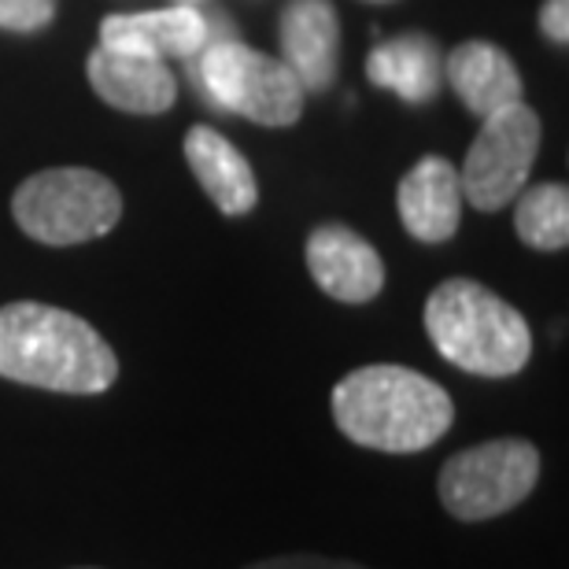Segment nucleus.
<instances>
[{"label":"nucleus","instance_id":"1","mask_svg":"<svg viewBox=\"0 0 569 569\" xmlns=\"http://www.w3.org/2000/svg\"><path fill=\"white\" fill-rule=\"evenodd\" d=\"M0 378L30 389L97 396L116 385L119 359L86 318L19 300L0 307Z\"/></svg>","mask_w":569,"mask_h":569},{"label":"nucleus","instance_id":"2","mask_svg":"<svg viewBox=\"0 0 569 569\" xmlns=\"http://www.w3.org/2000/svg\"><path fill=\"white\" fill-rule=\"evenodd\" d=\"M333 422L359 448L415 455L451 429L455 403L426 373L378 362L337 381Z\"/></svg>","mask_w":569,"mask_h":569},{"label":"nucleus","instance_id":"3","mask_svg":"<svg viewBox=\"0 0 569 569\" xmlns=\"http://www.w3.org/2000/svg\"><path fill=\"white\" fill-rule=\"evenodd\" d=\"M426 333L451 367L477 378H515L532 356L521 311L470 278H451L429 292Z\"/></svg>","mask_w":569,"mask_h":569},{"label":"nucleus","instance_id":"4","mask_svg":"<svg viewBox=\"0 0 569 569\" xmlns=\"http://www.w3.org/2000/svg\"><path fill=\"white\" fill-rule=\"evenodd\" d=\"M19 230L41 244L67 248L97 241L122 219V197L111 178L89 167L38 170L11 197Z\"/></svg>","mask_w":569,"mask_h":569},{"label":"nucleus","instance_id":"5","mask_svg":"<svg viewBox=\"0 0 569 569\" xmlns=\"http://www.w3.org/2000/svg\"><path fill=\"white\" fill-rule=\"evenodd\" d=\"M537 477L540 451L521 437H499L451 455L440 470L437 492L451 518L488 521L526 503Z\"/></svg>","mask_w":569,"mask_h":569},{"label":"nucleus","instance_id":"6","mask_svg":"<svg viewBox=\"0 0 569 569\" xmlns=\"http://www.w3.org/2000/svg\"><path fill=\"white\" fill-rule=\"evenodd\" d=\"M200 89L211 104L259 122L292 127L303 116V86L274 56L248 49L241 41H214L200 49Z\"/></svg>","mask_w":569,"mask_h":569},{"label":"nucleus","instance_id":"7","mask_svg":"<svg viewBox=\"0 0 569 569\" xmlns=\"http://www.w3.org/2000/svg\"><path fill=\"white\" fill-rule=\"evenodd\" d=\"M540 152V116L526 100L485 116V127L459 170L462 200L477 211H499L518 200Z\"/></svg>","mask_w":569,"mask_h":569},{"label":"nucleus","instance_id":"8","mask_svg":"<svg viewBox=\"0 0 569 569\" xmlns=\"http://www.w3.org/2000/svg\"><path fill=\"white\" fill-rule=\"evenodd\" d=\"M307 270L326 296L340 303H370L385 289V263L367 237L348 226H318L307 237Z\"/></svg>","mask_w":569,"mask_h":569},{"label":"nucleus","instance_id":"9","mask_svg":"<svg viewBox=\"0 0 569 569\" xmlns=\"http://www.w3.org/2000/svg\"><path fill=\"white\" fill-rule=\"evenodd\" d=\"M284 67L303 93H326L340 71V19L329 0H292L281 11Z\"/></svg>","mask_w":569,"mask_h":569},{"label":"nucleus","instance_id":"10","mask_svg":"<svg viewBox=\"0 0 569 569\" xmlns=\"http://www.w3.org/2000/svg\"><path fill=\"white\" fill-rule=\"evenodd\" d=\"M100 44L116 52L144 56V60H167V56L189 60L208 44V19L192 4L108 16L100 22Z\"/></svg>","mask_w":569,"mask_h":569},{"label":"nucleus","instance_id":"11","mask_svg":"<svg viewBox=\"0 0 569 569\" xmlns=\"http://www.w3.org/2000/svg\"><path fill=\"white\" fill-rule=\"evenodd\" d=\"M400 222L422 244L451 241L462 219V186L459 170L448 159L426 156L407 170L400 181Z\"/></svg>","mask_w":569,"mask_h":569},{"label":"nucleus","instance_id":"12","mask_svg":"<svg viewBox=\"0 0 569 569\" xmlns=\"http://www.w3.org/2000/svg\"><path fill=\"white\" fill-rule=\"evenodd\" d=\"M86 71L97 97L108 100L111 108L130 111V116H159L178 100V86L163 60H144V56L116 52L100 44L89 56Z\"/></svg>","mask_w":569,"mask_h":569},{"label":"nucleus","instance_id":"13","mask_svg":"<svg viewBox=\"0 0 569 569\" xmlns=\"http://www.w3.org/2000/svg\"><path fill=\"white\" fill-rule=\"evenodd\" d=\"M443 74L462 104L481 119L521 100V74L515 60L488 41H462L443 60Z\"/></svg>","mask_w":569,"mask_h":569},{"label":"nucleus","instance_id":"14","mask_svg":"<svg viewBox=\"0 0 569 569\" xmlns=\"http://www.w3.org/2000/svg\"><path fill=\"white\" fill-rule=\"evenodd\" d=\"M186 159L222 214H248L256 208L259 186L252 167H248V159L219 130L192 127L186 133Z\"/></svg>","mask_w":569,"mask_h":569},{"label":"nucleus","instance_id":"15","mask_svg":"<svg viewBox=\"0 0 569 569\" xmlns=\"http://www.w3.org/2000/svg\"><path fill=\"white\" fill-rule=\"evenodd\" d=\"M367 78L378 89H392L407 104H429L443 82V56L426 33H403L370 52Z\"/></svg>","mask_w":569,"mask_h":569},{"label":"nucleus","instance_id":"16","mask_svg":"<svg viewBox=\"0 0 569 569\" xmlns=\"http://www.w3.org/2000/svg\"><path fill=\"white\" fill-rule=\"evenodd\" d=\"M515 230L537 252H562L569 244V192L566 186L543 181V186L518 192Z\"/></svg>","mask_w":569,"mask_h":569},{"label":"nucleus","instance_id":"17","mask_svg":"<svg viewBox=\"0 0 569 569\" xmlns=\"http://www.w3.org/2000/svg\"><path fill=\"white\" fill-rule=\"evenodd\" d=\"M56 16V0H0V27L4 30H41Z\"/></svg>","mask_w":569,"mask_h":569},{"label":"nucleus","instance_id":"18","mask_svg":"<svg viewBox=\"0 0 569 569\" xmlns=\"http://www.w3.org/2000/svg\"><path fill=\"white\" fill-rule=\"evenodd\" d=\"M244 569H367L359 562H340V559H322V555H281V559H267Z\"/></svg>","mask_w":569,"mask_h":569},{"label":"nucleus","instance_id":"19","mask_svg":"<svg viewBox=\"0 0 569 569\" xmlns=\"http://www.w3.org/2000/svg\"><path fill=\"white\" fill-rule=\"evenodd\" d=\"M540 27L555 44H566L569 41V0H543Z\"/></svg>","mask_w":569,"mask_h":569},{"label":"nucleus","instance_id":"20","mask_svg":"<svg viewBox=\"0 0 569 569\" xmlns=\"http://www.w3.org/2000/svg\"><path fill=\"white\" fill-rule=\"evenodd\" d=\"M181 4H192V0H181Z\"/></svg>","mask_w":569,"mask_h":569}]
</instances>
